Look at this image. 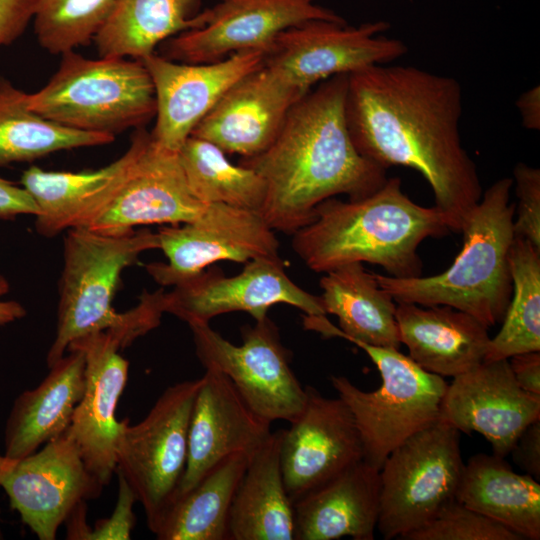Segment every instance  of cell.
<instances>
[{"label":"cell","instance_id":"cell-41","mask_svg":"<svg viewBox=\"0 0 540 540\" xmlns=\"http://www.w3.org/2000/svg\"><path fill=\"white\" fill-rule=\"evenodd\" d=\"M39 207L22 187L0 177V218L11 219L21 214L38 215Z\"/></svg>","mask_w":540,"mask_h":540},{"label":"cell","instance_id":"cell-26","mask_svg":"<svg viewBox=\"0 0 540 540\" xmlns=\"http://www.w3.org/2000/svg\"><path fill=\"white\" fill-rule=\"evenodd\" d=\"M379 511V470L359 461L294 504L295 540H372Z\"/></svg>","mask_w":540,"mask_h":540},{"label":"cell","instance_id":"cell-28","mask_svg":"<svg viewBox=\"0 0 540 540\" xmlns=\"http://www.w3.org/2000/svg\"><path fill=\"white\" fill-rule=\"evenodd\" d=\"M283 429L271 433L249 458L228 520V540H295L294 504L281 470Z\"/></svg>","mask_w":540,"mask_h":540},{"label":"cell","instance_id":"cell-8","mask_svg":"<svg viewBox=\"0 0 540 540\" xmlns=\"http://www.w3.org/2000/svg\"><path fill=\"white\" fill-rule=\"evenodd\" d=\"M201 377L166 388L147 415L131 425L120 421L115 442L116 471L143 506L154 533L183 478L188 428Z\"/></svg>","mask_w":540,"mask_h":540},{"label":"cell","instance_id":"cell-31","mask_svg":"<svg viewBox=\"0 0 540 540\" xmlns=\"http://www.w3.org/2000/svg\"><path fill=\"white\" fill-rule=\"evenodd\" d=\"M252 454L231 455L176 496L153 533L159 540H228L231 504Z\"/></svg>","mask_w":540,"mask_h":540},{"label":"cell","instance_id":"cell-10","mask_svg":"<svg viewBox=\"0 0 540 540\" xmlns=\"http://www.w3.org/2000/svg\"><path fill=\"white\" fill-rule=\"evenodd\" d=\"M188 325L202 365L228 377L257 415L270 423H290L299 416L306 402V389L292 371L290 353L268 316L255 320L254 325H245L241 330L242 344L238 346L209 323Z\"/></svg>","mask_w":540,"mask_h":540},{"label":"cell","instance_id":"cell-39","mask_svg":"<svg viewBox=\"0 0 540 540\" xmlns=\"http://www.w3.org/2000/svg\"><path fill=\"white\" fill-rule=\"evenodd\" d=\"M36 0H0V47L18 39L33 20Z\"/></svg>","mask_w":540,"mask_h":540},{"label":"cell","instance_id":"cell-18","mask_svg":"<svg viewBox=\"0 0 540 540\" xmlns=\"http://www.w3.org/2000/svg\"><path fill=\"white\" fill-rule=\"evenodd\" d=\"M539 418L540 395L518 385L508 359L483 361L453 377L439 415L460 432L481 434L493 454L504 458L520 433Z\"/></svg>","mask_w":540,"mask_h":540},{"label":"cell","instance_id":"cell-15","mask_svg":"<svg viewBox=\"0 0 540 540\" xmlns=\"http://www.w3.org/2000/svg\"><path fill=\"white\" fill-rule=\"evenodd\" d=\"M280 303L296 307L305 315H326L320 296L295 284L281 258L251 260L232 277L217 267L203 270L165 293V312L187 323H209L215 316L236 311L259 320L267 316L271 306Z\"/></svg>","mask_w":540,"mask_h":540},{"label":"cell","instance_id":"cell-37","mask_svg":"<svg viewBox=\"0 0 540 540\" xmlns=\"http://www.w3.org/2000/svg\"><path fill=\"white\" fill-rule=\"evenodd\" d=\"M513 175L518 198L514 235L540 249V170L520 162L515 165Z\"/></svg>","mask_w":540,"mask_h":540},{"label":"cell","instance_id":"cell-34","mask_svg":"<svg viewBox=\"0 0 540 540\" xmlns=\"http://www.w3.org/2000/svg\"><path fill=\"white\" fill-rule=\"evenodd\" d=\"M213 143L190 136L178 151L189 190L205 204L223 203L259 212L266 195L262 177L232 164Z\"/></svg>","mask_w":540,"mask_h":540},{"label":"cell","instance_id":"cell-44","mask_svg":"<svg viewBox=\"0 0 540 540\" xmlns=\"http://www.w3.org/2000/svg\"><path fill=\"white\" fill-rule=\"evenodd\" d=\"M9 290V283L5 277L0 276V325L14 322L26 315L25 308L16 301H4L2 296Z\"/></svg>","mask_w":540,"mask_h":540},{"label":"cell","instance_id":"cell-2","mask_svg":"<svg viewBox=\"0 0 540 540\" xmlns=\"http://www.w3.org/2000/svg\"><path fill=\"white\" fill-rule=\"evenodd\" d=\"M347 89L348 75L319 83L291 107L265 151L240 160L265 182L259 214L273 230L293 235L324 200L341 194L361 199L388 179V169L364 157L351 139Z\"/></svg>","mask_w":540,"mask_h":540},{"label":"cell","instance_id":"cell-45","mask_svg":"<svg viewBox=\"0 0 540 540\" xmlns=\"http://www.w3.org/2000/svg\"><path fill=\"white\" fill-rule=\"evenodd\" d=\"M0 538H2V534H1V532H0Z\"/></svg>","mask_w":540,"mask_h":540},{"label":"cell","instance_id":"cell-7","mask_svg":"<svg viewBox=\"0 0 540 540\" xmlns=\"http://www.w3.org/2000/svg\"><path fill=\"white\" fill-rule=\"evenodd\" d=\"M377 367L381 385L364 391L345 376L331 384L353 415L363 446V461L380 470L388 455L414 433L439 420L448 383L393 347L352 342Z\"/></svg>","mask_w":540,"mask_h":540},{"label":"cell","instance_id":"cell-43","mask_svg":"<svg viewBox=\"0 0 540 540\" xmlns=\"http://www.w3.org/2000/svg\"><path fill=\"white\" fill-rule=\"evenodd\" d=\"M522 124L527 129L539 130L540 128V90L539 86L523 92L516 101Z\"/></svg>","mask_w":540,"mask_h":540},{"label":"cell","instance_id":"cell-19","mask_svg":"<svg viewBox=\"0 0 540 540\" xmlns=\"http://www.w3.org/2000/svg\"><path fill=\"white\" fill-rule=\"evenodd\" d=\"M121 337L111 330L86 334L68 347L85 358V387L68 428L90 473L105 487L116 471L117 405L128 378V361L119 353ZM67 349V350H68Z\"/></svg>","mask_w":540,"mask_h":540},{"label":"cell","instance_id":"cell-23","mask_svg":"<svg viewBox=\"0 0 540 540\" xmlns=\"http://www.w3.org/2000/svg\"><path fill=\"white\" fill-rule=\"evenodd\" d=\"M149 132L136 129L127 151L109 165L90 172H56L32 166L21 176L23 188L39 207L35 227L46 237L71 228H87L130 175Z\"/></svg>","mask_w":540,"mask_h":540},{"label":"cell","instance_id":"cell-5","mask_svg":"<svg viewBox=\"0 0 540 540\" xmlns=\"http://www.w3.org/2000/svg\"><path fill=\"white\" fill-rule=\"evenodd\" d=\"M513 179L495 181L461 224L462 248L449 268L428 277H375L397 303L450 306L487 328L502 322L512 295L509 253L514 240Z\"/></svg>","mask_w":540,"mask_h":540},{"label":"cell","instance_id":"cell-33","mask_svg":"<svg viewBox=\"0 0 540 540\" xmlns=\"http://www.w3.org/2000/svg\"><path fill=\"white\" fill-rule=\"evenodd\" d=\"M509 266L512 295L501 329L489 340L486 362L540 351V249L515 236Z\"/></svg>","mask_w":540,"mask_h":540},{"label":"cell","instance_id":"cell-9","mask_svg":"<svg viewBox=\"0 0 540 540\" xmlns=\"http://www.w3.org/2000/svg\"><path fill=\"white\" fill-rule=\"evenodd\" d=\"M460 431L438 420L414 433L385 459L380 475L377 530L402 539L455 498L464 463Z\"/></svg>","mask_w":540,"mask_h":540},{"label":"cell","instance_id":"cell-42","mask_svg":"<svg viewBox=\"0 0 540 540\" xmlns=\"http://www.w3.org/2000/svg\"><path fill=\"white\" fill-rule=\"evenodd\" d=\"M508 361L518 385L527 392L540 395V351L517 354Z\"/></svg>","mask_w":540,"mask_h":540},{"label":"cell","instance_id":"cell-11","mask_svg":"<svg viewBox=\"0 0 540 540\" xmlns=\"http://www.w3.org/2000/svg\"><path fill=\"white\" fill-rule=\"evenodd\" d=\"M0 487L40 540H54L75 507L98 498L104 488L87 469L68 429L28 456L0 454Z\"/></svg>","mask_w":540,"mask_h":540},{"label":"cell","instance_id":"cell-12","mask_svg":"<svg viewBox=\"0 0 540 540\" xmlns=\"http://www.w3.org/2000/svg\"><path fill=\"white\" fill-rule=\"evenodd\" d=\"M385 21L348 26L310 20L281 32L266 51L264 64L307 93L333 76L350 75L389 63L407 52L398 39L382 35Z\"/></svg>","mask_w":540,"mask_h":540},{"label":"cell","instance_id":"cell-32","mask_svg":"<svg viewBox=\"0 0 540 540\" xmlns=\"http://www.w3.org/2000/svg\"><path fill=\"white\" fill-rule=\"evenodd\" d=\"M114 139L41 117L29 109L27 93L0 75V166L32 161L60 150L105 145Z\"/></svg>","mask_w":540,"mask_h":540},{"label":"cell","instance_id":"cell-35","mask_svg":"<svg viewBox=\"0 0 540 540\" xmlns=\"http://www.w3.org/2000/svg\"><path fill=\"white\" fill-rule=\"evenodd\" d=\"M115 0H36L34 32L42 48L63 54L94 40Z\"/></svg>","mask_w":540,"mask_h":540},{"label":"cell","instance_id":"cell-30","mask_svg":"<svg viewBox=\"0 0 540 540\" xmlns=\"http://www.w3.org/2000/svg\"><path fill=\"white\" fill-rule=\"evenodd\" d=\"M200 0H115L94 42L99 57L143 60L156 47L201 27L207 11Z\"/></svg>","mask_w":540,"mask_h":540},{"label":"cell","instance_id":"cell-16","mask_svg":"<svg viewBox=\"0 0 540 540\" xmlns=\"http://www.w3.org/2000/svg\"><path fill=\"white\" fill-rule=\"evenodd\" d=\"M305 389L304 408L283 429L280 446L283 480L293 504L363 460L360 434L343 400L311 386Z\"/></svg>","mask_w":540,"mask_h":540},{"label":"cell","instance_id":"cell-40","mask_svg":"<svg viewBox=\"0 0 540 540\" xmlns=\"http://www.w3.org/2000/svg\"><path fill=\"white\" fill-rule=\"evenodd\" d=\"M509 454L526 474L540 480V418L520 433Z\"/></svg>","mask_w":540,"mask_h":540},{"label":"cell","instance_id":"cell-3","mask_svg":"<svg viewBox=\"0 0 540 540\" xmlns=\"http://www.w3.org/2000/svg\"><path fill=\"white\" fill-rule=\"evenodd\" d=\"M450 231L441 210L412 201L401 179L392 177L367 197L321 202L313 220L293 234L292 248L317 273L367 262L381 266L389 276L411 278L422 273L419 245Z\"/></svg>","mask_w":540,"mask_h":540},{"label":"cell","instance_id":"cell-24","mask_svg":"<svg viewBox=\"0 0 540 540\" xmlns=\"http://www.w3.org/2000/svg\"><path fill=\"white\" fill-rule=\"evenodd\" d=\"M321 303L325 314L338 318L334 326L326 315H304L303 327L325 337L399 349L396 304L382 289L374 273L360 262L339 266L320 279Z\"/></svg>","mask_w":540,"mask_h":540},{"label":"cell","instance_id":"cell-21","mask_svg":"<svg viewBox=\"0 0 540 540\" xmlns=\"http://www.w3.org/2000/svg\"><path fill=\"white\" fill-rule=\"evenodd\" d=\"M270 427V422L246 404L228 377L205 368L189 421L186 469L175 497L225 458L255 452L271 435Z\"/></svg>","mask_w":540,"mask_h":540},{"label":"cell","instance_id":"cell-4","mask_svg":"<svg viewBox=\"0 0 540 540\" xmlns=\"http://www.w3.org/2000/svg\"><path fill=\"white\" fill-rule=\"evenodd\" d=\"M158 247L157 233L146 229L122 235H104L85 227L68 230L48 367L64 356L72 341L86 334L111 330L126 347L160 324L165 312L163 289L142 294L139 304L124 313L112 307L121 272L140 253Z\"/></svg>","mask_w":540,"mask_h":540},{"label":"cell","instance_id":"cell-29","mask_svg":"<svg viewBox=\"0 0 540 540\" xmlns=\"http://www.w3.org/2000/svg\"><path fill=\"white\" fill-rule=\"evenodd\" d=\"M455 499L515 532L540 539V484L504 457L476 454L464 464Z\"/></svg>","mask_w":540,"mask_h":540},{"label":"cell","instance_id":"cell-27","mask_svg":"<svg viewBox=\"0 0 540 540\" xmlns=\"http://www.w3.org/2000/svg\"><path fill=\"white\" fill-rule=\"evenodd\" d=\"M67 351L37 387L16 398L4 431L6 457L28 456L69 428L84 392L85 358L79 349Z\"/></svg>","mask_w":540,"mask_h":540},{"label":"cell","instance_id":"cell-36","mask_svg":"<svg viewBox=\"0 0 540 540\" xmlns=\"http://www.w3.org/2000/svg\"><path fill=\"white\" fill-rule=\"evenodd\" d=\"M404 540H523L493 519L465 506L455 498L443 505L425 525Z\"/></svg>","mask_w":540,"mask_h":540},{"label":"cell","instance_id":"cell-20","mask_svg":"<svg viewBox=\"0 0 540 540\" xmlns=\"http://www.w3.org/2000/svg\"><path fill=\"white\" fill-rule=\"evenodd\" d=\"M307 93L263 64L235 82L191 136L226 154L258 155L271 145L291 107Z\"/></svg>","mask_w":540,"mask_h":540},{"label":"cell","instance_id":"cell-38","mask_svg":"<svg viewBox=\"0 0 540 540\" xmlns=\"http://www.w3.org/2000/svg\"><path fill=\"white\" fill-rule=\"evenodd\" d=\"M118 476V495L115 508L106 519L98 520L93 528L87 527L84 540H128L136 523L133 511L137 501L126 480Z\"/></svg>","mask_w":540,"mask_h":540},{"label":"cell","instance_id":"cell-25","mask_svg":"<svg viewBox=\"0 0 540 540\" xmlns=\"http://www.w3.org/2000/svg\"><path fill=\"white\" fill-rule=\"evenodd\" d=\"M401 344L424 370L455 377L484 361L488 328L450 306L398 303L395 312Z\"/></svg>","mask_w":540,"mask_h":540},{"label":"cell","instance_id":"cell-22","mask_svg":"<svg viewBox=\"0 0 540 540\" xmlns=\"http://www.w3.org/2000/svg\"><path fill=\"white\" fill-rule=\"evenodd\" d=\"M207 205L189 190L178 152L159 146L149 132L130 175L87 228L122 235L139 225H177L196 219Z\"/></svg>","mask_w":540,"mask_h":540},{"label":"cell","instance_id":"cell-6","mask_svg":"<svg viewBox=\"0 0 540 540\" xmlns=\"http://www.w3.org/2000/svg\"><path fill=\"white\" fill-rule=\"evenodd\" d=\"M39 91L27 94L30 110L75 130L115 136L143 128L156 114L155 92L142 60L89 59L75 50Z\"/></svg>","mask_w":540,"mask_h":540},{"label":"cell","instance_id":"cell-17","mask_svg":"<svg viewBox=\"0 0 540 540\" xmlns=\"http://www.w3.org/2000/svg\"><path fill=\"white\" fill-rule=\"evenodd\" d=\"M266 50L236 52L222 60L186 64L154 53L144 58L156 100L150 132L159 146L178 152L198 123L240 78L264 64Z\"/></svg>","mask_w":540,"mask_h":540},{"label":"cell","instance_id":"cell-13","mask_svg":"<svg viewBox=\"0 0 540 540\" xmlns=\"http://www.w3.org/2000/svg\"><path fill=\"white\" fill-rule=\"evenodd\" d=\"M157 237L167 263H151L146 269L163 286H175L218 261L281 258L274 230L259 212L223 203L208 204L183 226L160 228Z\"/></svg>","mask_w":540,"mask_h":540},{"label":"cell","instance_id":"cell-1","mask_svg":"<svg viewBox=\"0 0 540 540\" xmlns=\"http://www.w3.org/2000/svg\"><path fill=\"white\" fill-rule=\"evenodd\" d=\"M345 109L357 150L386 169L419 172L450 230L460 232L483 193L461 142L459 82L414 66L373 65L348 75Z\"/></svg>","mask_w":540,"mask_h":540},{"label":"cell","instance_id":"cell-14","mask_svg":"<svg viewBox=\"0 0 540 540\" xmlns=\"http://www.w3.org/2000/svg\"><path fill=\"white\" fill-rule=\"evenodd\" d=\"M318 0H218L206 9L199 28L161 44L162 56L180 63L202 64L236 52L269 48L283 31L310 20L346 22Z\"/></svg>","mask_w":540,"mask_h":540}]
</instances>
